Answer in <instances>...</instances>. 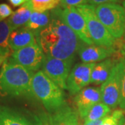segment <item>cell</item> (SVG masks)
<instances>
[{"mask_svg": "<svg viewBox=\"0 0 125 125\" xmlns=\"http://www.w3.org/2000/svg\"><path fill=\"white\" fill-rule=\"evenodd\" d=\"M51 21L36 36L45 56L61 60L74 59L83 43L61 17L58 9L51 14Z\"/></svg>", "mask_w": 125, "mask_h": 125, "instance_id": "cell-1", "label": "cell"}, {"mask_svg": "<svg viewBox=\"0 0 125 125\" xmlns=\"http://www.w3.org/2000/svg\"><path fill=\"white\" fill-rule=\"evenodd\" d=\"M33 74L11 58H6L0 71V93L12 97H33Z\"/></svg>", "mask_w": 125, "mask_h": 125, "instance_id": "cell-2", "label": "cell"}, {"mask_svg": "<svg viewBox=\"0 0 125 125\" xmlns=\"http://www.w3.org/2000/svg\"><path fill=\"white\" fill-rule=\"evenodd\" d=\"M31 85L34 97L50 113L67 104L62 89L49 79L42 70L33 74Z\"/></svg>", "mask_w": 125, "mask_h": 125, "instance_id": "cell-3", "label": "cell"}, {"mask_svg": "<svg viewBox=\"0 0 125 125\" xmlns=\"http://www.w3.org/2000/svg\"><path fill=\"white\" fill-rule=\"evenodd\" d=\"M84 18L88 30L94 44L107 47H113L115 38L108 31L97 17L95 6L89 4L81 5L76 7Z\"/></svg>", "mask_w": 125, "mask_h": 125, "instance_id": "cell-4", "label": "cell"}, {"mask_svg": "<svg viewBox=\"0 0 125 125\" xmlns=\"http://www.w3.org/2000/svg\"><path fill=\"white\" fill-rule=\"evenodd\" d=\"M97 17L115 38L125 35V10L124 7L116 3H108L95 8Z\"/></svg>", "mask_w": 125, "mask_h": 125, "instance_id": "cell-5", "label": "cell"}, {"mask_svg": "<svg viewBox=\"0 0 125 125\" xmlns=\"http://www.w3.org/2000/svg\"><path fill=\"white\" fill-rule=\"evenodd\" d=\"M74 59L61 60L45 56L42 70L61 89L67 90V80Z\"/></svg>", "mask_w": 125, "mask_h": 125, "instance_id": "cell-6", "label": "cell"}, {"mask_svg": "<svg viewBox=\"0 0 125 125\" xmlns=\"http://www.w3.org/2000/svg\"><path fill=\"white\" fill-rule=\"evenodd\" d=\"M121 88V71L119 62L112 69L106 81L102 84V101L111 108L120 104Z\"/></svg>", "mask_w": 125, "mask_h": 125, "instance_id": "cell-7", "label": "cell"}, {"mask_svg": "<svg viewBox=\"0 0 125 125\" xmlns=\"http://www.w3.org/2000/svg\"><path fill=\"white\" fill-rule=\"evenodd\" d=\"M45 55L38 43L13 52L11 59L31 72H38L42 67Z\"/></svg>", "mask_w": 125, "mask_h": 125, "instance_id": "cell-8", "label": "cell"}, {"mask_svg": "<svg viewBox=\"0 0 125 125\" xmlns=\"http://www.w3.org/2000/svg\"><path fill=\"white\" fill-rule=\"evenodd\" d=\"M58 10L63 21L83 43L94 45L88 30L85 19L76 7H67L62 9L58 8Z\"/></svg>", "mask_w": 125, "mask_h": 125, "instance_id": "cell-9", "label": "cell"}, {"mask_svg": "<svg viewBox=\"0 0 125 125\" xmlns=\"http://www.w3.org/2000/svg\"><path fill=\"white\" fill-rule=\"evenodd\" d=\"M96 63H76L72 68L67 80V90L75 95L90 83L91 73Z\"/></svg>", "mask_w": 125, "mask_h": 125, "instance_id": "cell-10", "label": "cell"}, {"mask_svg": "<svg viewBox=\"0 0 125 125\" xmlns=\"http://www.w3.org/2000/svg\"><path fill=\"white\" fill-rule=\"evenodd\" d=\"M102 101L101 88L98 87H88L85 88L74 97L78 114L82 119H85L90 110L94 106Z\"/></svg>", "mask_w": 125, "mask_h": 125, "instance_id": "cell-11", "label": "cell"}, {"mask_svg": "<svg viewBox=\"0 0 125 125\" xmlns=\"http://www.w3.org/2000/svg\"><path fill=\"white\" fill-rule=\"evenodd\" d=\"M0 125H48V119L36 117L33 120L6 106H0Z\"/></svg>", "mask_w": 125, "mask_h": 125, "instance_id": "cell-12", "label": "cell"}, {"mask_svg": "<svg viewBox=\"0 0 125 125\" xmlns=\"http://www.w3.org/2000/svg\"><path fill=\"white\" fill-rule=\"evenodd\" d=\"M115 51L113 47H107L96 45H84L83 43L79 49L78 54L83 62L97 63L107 59Z\"/></svg>", "mask_w": 125, "mask_h": 125, "instance_id": "cell-13", "label": "cell"}, {"mask_svg": "<svg viewBox=\"0 0 125 125\" xmlns=\"http://www.w3.org/2000/svg\"><path fill=\"white\" fill-rule=\"evenodd\" d=\"M37 43L34 33L25 27L12 31L9 38V45L13 52Z\"/></svg>", "mask_w": 125, "mask_h": 125, "instance_id": "cell-14", "label": "cell"}, {"mask_svg": "<svg viewBox=\"0 0 125 125\" xmlns=\"http://www.w3.org/2000/svg\"><path fill=\"white\" fill-rule=\"evenodd\" d=\"M48 125H79V114L66 104L51 113L48 117Z\"/></svg>", "mask_w": 125, "mask_h": 125, "instance_id": "cell-15", "label": "cell"}, {"mask_svg": "<svg viewBox=\"0 0 125 125\" xmlns=\"http://www.w3.org/2000/svg\"><path fill=\"white\" fill-rule=\"evenodd\" d=\"M115 64L111 58H107L102 62L96 63L92 70L90 83L96 85L104 83L108 78Z\"/></svg>", "mask_w": 125, "mask_h": 125, "instance_id": "cell-16", "label": "cell"}, {"mask_svg": "<svg viewBox=\"0 0 125 125\" xmlns=\"http://www.w3.org/2000/svg\"><path fill=\"white\" fill-rule=\"evenodd\" d=\"M32 13L33 10L28 1L20 7L17 10H15L7 20L11 31H15L23 27V26H25L29 20Z\"/></svg>", "mask_w": 125, "mask_h": 125, "instance_id": "cell-17", "label": "cell"}, {"mask_svg": "<svg viewBox=\"0 0 125 125\" xmlns=\"http://www.w3.org/2000/svg\"><path fill=\"white\" fill-rule=\"evenodd\" d=\"M52 16L49 11L36 12L33 11L28 22L24 26L31 29L36 36L40 31L47 27L51 21Z\"/></svg>", "mask_w": 125, "mask_h": 125, "instance_id": "cell-18", "label": "cell"}, {"mask_svg": "<svg viewBox=\"0 0 125 125\" xmlns=\"http://www.w3.org/2000/svg\"><path fill=\"white\" fill-rule=\"evenodd\" d=\"M11 32L7 20L0 22V56L6 58L10 54L11 51L9 45V38Z\"/></svg>", "mask_w": 125, "mask_h": 125, "instance_id": "cell-19", "label": "cell"}, {"mask_svg": "<svg viewBox=\"0 0 125 125\" xmlns=\"http://www.w3.org/2000/svg\"><path fill=\"white\" fill-rule=\"evenodd\" d=\"M111 109V108L104 103L99 102L90 110L84 120L85 122H91L102 120L109 115Z\"/></svg>", "mask_w": 125, "mask_h": 125, "instance_id": "cell-20", "label": "cell"}, {"mask_svg": "<svg viewBox=\"0 0 125 125\" xmlns=\"http://www.w3.org/2000/svg\"><path fill=\"white\" fill-rule=\"evenodd\" d=\"M28 2L33 11L41 13L55 9L60 4V0H29Z\"/></svg>", "mask_w": 125, "mask_h": 125, "instance_id": "cell-21", "label": "cell"}, {"mask_svg": "<svg viewBox=\"0 0 125 125\" xmlns=\"http://www.w3.org/2000/svg\"><path fill=\"white\" fill-rule=\"evenodd\" d=\"M121 71V88L120 107L125 109V59L121 58L119 61Z\"/></svg>", "mask_w": 125, "mask_h": 125, "instance_id": "cell-22", "label": "cell"}, {"mask_svg": "<svg viewBox=\"0 0 125 125\" xmlns=\"http://www.w3.org/2000/svg\"><path fill=\"white\" fill-rule=\"evenodd\" d=\"M123 115L124 113L122 110H115L112 114L103 119L101 125H119L120 119Z\"/></svg>", "mask_w": 125, "mask_h": 125, "instance_id": "cell-23", "label": "cell"}, {"mask_svg": "<svg viewBox=\"0 0 125 125\" xmlns=\"http://www.w3.org/2000/svg\"><path fill=\"white\" fill-rule=\"evenodd\" d=\"M14 12L10 6L5 3L0 4V22L4 21L5 19L10 17Z\"/></svg>", "mask_w": 125, "mask_h": 125, "instance_id": "cell-24", "label": "cell"}, {"mask_svg": "<svg viewBox=\"0 0 125 125\" xmlns=\"http://www.w3.org/2000/svg\"><path fill=\"white\" fill-rule=\"evenodd\" d=\"M87 3L88 0H60V6L62 9L67 7H75L86 4Z\"/></svg>", "mask_w": 125, "mask_h": 125, "instance_id": "cell-25", "label": "cell"}, {"mask_svg": "<svg viewBox=\"0 0 125 125\" xmlns=\"http://www.w3.org/2000/svg\"><path fill=\"white\" fill-rule=\"evenodd\" d=\"M120 0H88V4L93 6H99V5L108 4V3H116Z\"/></svg>", "mask_w": 125, "mask_h": 125, "instance_id": "cell-26", "label": "cell"}, {"mask_svg": "<svg viewBox=\"0 0 125 125\" xmlns=\"http://www.w3.org/2000/svg\"><path fill=\"white\" fill-rule=\"evenodd\" d=\"M8 1L14 7H17V6L24 4L27 1V0H8Z\"/></svg>", "mask_w": 125, "mask_h": 125, "instance_id": "cell-27", "label": "cell"}, {"mask_svg": "<svg viewBox=\"0 0 125 125\" xmlns=\"http://www.w3.org/2000/svg\"><path fill=\"white\" fill-rule=\"evenodd\" d=\"M102 120L91 121V122H85V123H84L83 125H102Z\"/></svg>", "mask_w": 125, "mask_h": 125, "instance_id": "cell-28", "label": "cell"}, {"mask_svg": "<svg viewBox=\"0 0 125 125\" xmlns=\"http://www.w3.org/2000/svg\"><path fill=\"white\" fill-rule=\"evenodd\" d=\"M119 125H125V115L122 117V118L120 119V123H119Z\"/></svg>", "mask_w": 125, "mask_h": 125, "instance_id": "cell-29", "label": "cell"}, {"mask_svg": "<svg viewBox=\"0 0 125 125\" xmlns=\"http://www.w3.org/2000/svg\"><path fill=\"white\" fill-rule=\"evenodd\" d=\"M5 60H6V58L3 57V56H0V65H1V63H3V62H4Z\"/></svg>", "mask_w": 125, "mask_h": 125, "instance_id": "cell-30", "label": "cell"}, {"mask_svg": "<svg viewBox=\"0 0 125 125\" xmlns=\"http://www.w3.org/2000/svg\"><path fill=\"white\" fill-rule=\"evenodd\" d=\"M122 55H123V56L125 57V45L124 46V47H123L122 50Z\"/></svg>", "mask_w": 125, "mask_h": 125, "instance_id": "cell-31", "label": "cell"}, {"mask_svg": "<svg viewBox=\"0 0 125 125\" xmlns=\"http://www.w3.org/2000/svg\"><path fill=\"white\" fill-rule=\"evenodd\" d=\"M122 5H123V7H124V9H125V0L122 2Z\"/></svg>", "mask_w": 125, "mask_h": 125, "instance_id": "cell-32", "label": "cell"}, {"mask_svg": "<svg viewBox=\"0 0 125 125\" xmlns=\"http://www.w3.org/2000/svg\"><path fill=\"white\" fill-rule=\"evenodd\" d=\"M29 1V0H27V1Z\"/></svg>", "mask_w": 125, "mask_h": 125, "instance_id": "cell-33", "label": "cell"}]
</instances>
